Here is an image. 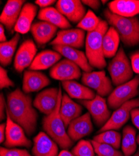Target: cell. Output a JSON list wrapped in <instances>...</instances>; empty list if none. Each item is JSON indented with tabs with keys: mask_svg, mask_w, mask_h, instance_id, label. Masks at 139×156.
<instances>
[{
	"mask_svg": "<svg viewBox=\"0 0 139 156\" xmlns=\"http://www.w3.org/2000/svg\"><path fill=\"white\" fill-rule=\"evenodd\" d=\"M75 156H95V151L91 141L81 140L72 150Z\"/></svg>",
	"mask_w": 139,
	"mask_h": 156,
	"instance_id": "33",
	"label": "cell"
},
{
	"mask_svg": "<svg viewBox=\"0 0 139 156\" xmlns=\"http://www.w3.org/2000/svg\"><path fill=\"white\" fill-rule=\"evenodd\" d=\"M56 2L54 0H36L35 2V3L43 8H47V6H49L54 4Z\"/></svg>",
	"mask_w": 139,
	"mask_h": 156,
	"instance_id": "41",
	"label": "cell"
},
{
	"mask_svg": "<svg viewBox=\"0 0 139 156\" xmlns=\"http://www.w3.org/2000/svg\"><path fill=\"white\" fill-rule=\"evenodd\" d=\"M107 69L113 84L116 86L127 83L133 76L131 63L122 47L119 48L116 55L110 62Z\"/></svg>",
	"mask_w": 139,
	"mask_h": 156,
	"instance_id": "5",
	"label": "cell"
},
{
	"mask_svg": "<svg viewBox=\"0 0 139 156\" xmlns=\"http://www.w3.org/2000/svg\"><path fill=\"white\" fill-rule=\"evenodd\" d=\"M0 41L1 43L6 42V36L5 35V28L3 26L2 24L0 25Z\"/></svg>",
	"mask_w": 139,
	"mask_h": 156,
	"instance_id": "43",
	"label": "cell"
},
{
	"mask_svg": "<svg viewBox=\"0 0 139 156\" xmlns=\"http://www.w3.org/2000/svg\"><path fill=\"white\" fill-rule=\"evenodd\" d=\"M62 90L59 88L57 104L54 111L46 115L43 119V128L44 131L55 141L60 147L69 149L73 145V141L66 131V127L60 115V107L62 100Z\"/></svg>",
	"mask_w": 139,
	"mask_h": 156,
	"instance_id": "2",
	"label": "cell"
},
{
	"mask_svg": "<svg viewBox=\"0 0 139 156\" xmlns=\"http://www.w3.org/2000/svg\"><path fill=\"white\" fill-rule=\"evenodd\" d=\"M62 85L71 98L79 100H92L96 96L95 93L89 87L74 80L62 81Z\"/></svg>",
	"mask_w": 139,
	"mask_h": 156,
	"instance_id": "27",
	"label": "cell"
},
{
	"mask_svg": "<svg viewBox=\"0 0 139 156\" xmlns=\"http://www.w3.org/2000/svg\"><path fill=\"white\" fill-rule=\"evenodd\" d=\"M57 28L46 21H39L34 23L31 31L36 42L40 45H44L49 42L55 36Z\"/></svg>",
	"mask_w": 139,
	"mask_h": 156,
	"instance_id": "21",
	"label": "cell"
},
{
	"mask_svg": "<svg viewBox=\"0 0 139 156\" xmlns=\"http://www.w3.org/2000/svg\"><path fill=\"white\" fill-rule=\"evenodd\" d=\"M50 76L53 79L62 81L79 79L81 68L76 64L68 59L57 62L50 70Z\"/></svg>",
	"mask_w": 139,
	"mask_h": 156,
	"instance_id": "11",
	"label": "cell"
},
{
	"mask_svg": "<svg viewBox=\"0 0 139 156\" xmlns=\"http://www.w3.org/2000/svg\"><path fill=\"white\" fill-rule=\"evenodd\" d=\"M79 102L89 111L97 127H102L110 118V111L106 99L102 96L96 95L94 99L79 100Z\"/></svg>",
	"mask_w": 139,
	"mask_h": 156,
	"instance_id": "8",
	"label": "cell"
},
{
	"mask_svg": "<svg viewBox=\"0 0 139 156\" xmlns=\"http://www.w3.org/2000/svg\"><path fill=\"white\" fill-rule=\"evenodd\" d=\"M6 123H2L0 125V142L3 143L6 139Z\"/></svg>",
	"mask_w": 139,
	"mask_h": 156,
	"instance_id": "42",
	"label": "cell"
},
{
	"mask_svg": "<svg viewBox=\"0 0 139 156\" xmlns=\"http://www.w3.org/2000/svg\"><path fill=\"white\" fill-rule=\"evenodd\" d=\"M0 88L1 89L15 86V83L11 81L8 75L7 71L3 67L0 68Z\"/></svg>",
	"mask_w": 139,
	"mask_h": 156,
	"instance_id": "36",
	"label": "cell"
},
{
	"mask_svg": "<svg viewBox=\"0 0 139 156\" xmlns=\"http://www.w3.org/2000/svg\"><path fill=\"white\" fill-rule=\"evenodd\" d=\"M139 107V98L133 99L124 103L113 112L108 121L99 131L103 133L108 130L120 129L130 118L131 111Z\"/></svg>",
	"mask_w": 139,
	"mask_h": 156,
	"instance_id": "7",
	"label": "cell"
},
{
	"mask_svg": "<svg viewBox=\"0 0 139 156\" xmlns=\"http://www.w3.org/2000/svg\"><path fill=\"white\" fill-rule=\"evenodd\" d=\"M4 146L8 148L17 146L30 148L32 146V142L25 135L23 128L12 121L7 113L6 139Z\"/></svg>",
	"mask_w": 139,
	"mask_h": 156,
	"instance_id": "10",
	"label": "cell"
},
{
	"mask_svg": "<svg viewBox=\"0 0 139 156\" xmlns=\"http://www.w3.org/2000/svg\"><path fill=\"white\" fill-rule=\"evenodd\" d=\"M133 156H139V151H138L137 153H135Z\"/></svg>",
	"mask_w": 139,
	"mask_h": 156,
	"instance_id": "46",
	"label": "cell"
},
{
	"mask_svg": "<svg viewBox=\"0 0 139 156\" xmlns=\"http://www.w3.org/2000/svg\"><path fill=\"white\" fill-rule=\"evenodd\" d=\"M91 116L89 112H87L70 123L67 133L72 141H78L92 133L93 126Z\"/></svg>",
	"mask_w": 139,
	"mask_h": 156,
	"instance_id": "16",
	"label": "cell"
},
{
	"mask_svg": "<svg viewBox=\"0 0 139 156\" xmlns=\"http://www.w3.org/2000/svg\"><path fill=\"white\" fill-rule=\"evenodd\" d=\"M59 97V89L56 87L45 89L37 94L33 106L41 112L47 115L51 114L56 108Z\"/></svg>",
	"mask_w": 139,
	"mask_h": 156,
	"instance_id": "14",
	"label": "cell"
},
{
	"mask_svg": "<svg viewBox=\"0 0 139 156\" xmlns=\"http://www.w3.org/2000/svg\"><path fill=\"white\" fill-rule=\"evenodd\" d=\"M37 52V48L31 40H27L19 46L14 61V67L19 72H23L31 66Z\"/></svg>",
	"mask_w": 139,
	"mask_h": 156,
	"instance_id": "15",
	"label": "cell"
},
{
	"mask_svg": "<svg viewBox=\"0 0 139 156\" xmlns=\"http://www.w3.org/2000/svg\"><path fill=\"white\" fill-rule=\"evenodd\" d=\"M82 108L79 104L73 101L66 94L62 95L60 107V115L65 127L69 126L70 123L80 116Z\"/></svg>",
	"mask_w": 139,
	"mask_h": 156,
	"instance_id": "22",
	"label": "cell"
},
{
	"mask_svg": "<svg viewBox=\"0 0 139 156\" xmlns=\"http://www.w3.org/2000/svg\"><path fill=\"white\" fill-rule=\"evenodd\" d=\"M109 9L116 15L132 18L139 14V0H115L109 3Z\"/></svg>",
	"mask_w": 139,
	"mask_h": 156,
	"instance_id": "23",
	"label": "cell"
},
{
	"mask_svg": "<svg viewBox=\"0 0 139 156\" xmlns=\"http://www.w3.org/2000/svg\"><path fill=\"white\" fill-rule=\"evenodd\" d=\"M24 2L23 0H8L6 3L0 16V21L8 31H12L15 28Z\"/></svg>",
	"mask_w": 139,
	"mask_h": 156,
	"instance_id": "18",
	"label": "cell"
},
{
	"mask_svg": "<svg viewBox=\"0 0 139 156\" xmlns=\"http://www.w3.org/2000/svg\"><path fill=\"white\" fill-rule=\"evenodd\" d=\"M19 39V33H16L11 40L0 44V62L2 66H7L11 64Z\"/></svg>",
	"mask_w": 139,
	"mask_h": 156,
	"instance_id": "29",
	"label": "cell"
},
{
	"mask_svg": "<svg viewBox=\"0 0 139 156\" xmlns=\"http://www.w3.org/2000/svg\"><path fill=\"white\" fill-rule=\"evenodd\" d=\"M130 60L134 72L139 74V51H135L130 55Z\"/></svg>",
	"mask_w": 139,
	"mask_h": 156,
	"instance_id": "37",
	"label": "cell"
},
{
	"mask_svg": "<svg viewBox=\"0 0 139 156\" xmlns=\"http://www.w3.org/2000/svg\"><path fill=\"white\" fill-rule=\"evenodd\" d=\"M137 142L138 144H139V134H138V136L137 137Z\"/></svg>",
	"mask_w": 139,
	"mask_h": 156,
	"instance_id": "45",
	"label": "cell"
},
{
	"mask_svg": "<svg viewBox=\"0 0 139 156\" xmlns=\"http://www.w3.org/2000/svg\"><path fill=\"white\" fill-rule=\"evenodd\" d=\"M100 21L101 20L95 15L93 11L89 10L82 20L78 24L77 27L89 33L95 30Z\"/></svg>",
	"mask_w": 139,
	"mask_h": 156,
	"instance_id": "32",
	"label": "cell"
},
{
	"mask_svg": "<svg viewBox=\"0 0 139 156\" xmlns=\"http://www.w3.org/2000/svg\"><path fill=\"white\" fill-rule=\"evenodd\" d=\"M61 56L62 55L56 51L44 50L41 51L35 57L29 69L33 71L47 69L54 66L61 59Z\"/></svg>",
	"mask_w": 139,
	"mask_h": 156,
	"instance_id": "25",
	"label": "cell"
},
{
	"mask_svg": "<svg viewBox=\"0 0 139 156\" xmlns=\"http://www.w3.org/2000/svg\"><path fill=\"white\" fill-rule=\"evenodd\" d=\"M56 8L73 23H79L85 15L86 9L79 0H59Z\"/></svg>",
	"mask_w": 139,
	"mask_h": 156,
	"instance_id": "13",
	"label": "cell"
},
{
	"mask_svg": "<svg viewBox=\"0 0 139 156\" xmlns=\"http://www.w3.org/2000/svg\"><path fill=\"white\" fill-rule=\"evenodd\" d=\"M37 7L34 4L27 3L25 4L21 11L14 30L18 33L26 34L31 30L32 23L36 15Z\"/></svg>",
	"mask_w": 139,
	"mask_h": 156,
	"instance_id": "24",
	"label": "cell"
},
{
	"mask_svg": "<svg viewBox=\"0 0 139 156\" xmlns=\"http://www.w3.org/2000/svg\"><path fill=\"white\" fill-rule=\"evenodd\" d=\"M91 142L97 156H123L121 152L109 145L101 144L94 140Z\"/></svg>",
	"mask_w": 139,
	"mask_h": 156,
	"instance_id": "34",
	"label": "cell"
},
{
	"mask_svg": "<svg viewBox=\"0 0 139 156\" xmlns=\"http://www.w3.org/2000/svg\"><path fill=\"white\" fill-rule=\"evenodd\" d=\"M82 82L85 86L95 89L98 95L102 97L110 95L113 91L111 81L104 71L84 72L82 74Z\"/></svg>",
	"mask_w": 139,
	"mask_h": 156,
	"instance_id": "9",
	"label": "cell"
},
{
	"mask_svg": "<svg viewBox=\"0 0 139 156\" xmlns=\"http://www.w3.org/2000/svg\"><path fill=\"white\" fill-rule=\"evenodd\" d=\"M139 86V75L134 79L117 86L109 96L107 103L112 109H117L126 102L138 96Z\"/></svg>",
	"mask_w": 139,
	"mask_h": 156,
	"instance_id": "6",
	"label": "cell"
},
{
	"mask_svg": "<svg viewBox=\"0 0 139 156\" xmlns=\"http://www.w3.org/2000/svg\"><path fill=\"white\" fill-rule=\"evenodd\" d=\"M53 49L66 59L76 64L85 73L92 72L93 68L89 64L85 54L82 51L71 47L60 45L53 46Z\"/></svg>",
	"mask_w": 139,
	"mask_h": 156,
	"instance_id": "20",
	"label": "cell"
},
{
	"mask_svg": "<svg viewBox=\"0 0 139 156\" xmlns=\"http://www.w3.org/2000/svg\"><path fill=\"white\" fill-rule=\"evenodd\" d=\"M85 43V32L76 29L62 30L57 32L56 37L50 43V45L65 46L73 48H81Z\"/></svg>",
	"mask_w": 139,
	"mask_h": 156,
	"instance_id": "12",
	"label": "cell"
},
{
	"mask_svg": "<svg viewBox=\"0 0 139 156\" xmlns=\"http://www.w3.org/2000/svg\"><path fill=\"white\" fill-rule=\"evenodd\" d=\"M6 112L10 118L21 126L28 136L36 130L37 113L32 106V98L18 88L7 96Z\"/></svg>",
	"mask_w": 139,
	"mask_h": 156,
	"instance_id": "1",
	"label": "cell"
},
{
	"mask_svg": "<svg viewBox=\"0 0 139 156\" xmlns=\"http://www.w3.org/2000/svg\"><path fill=\"white\" fill-rule=\"evenodd\" d=\"M33 141L32 153L34 156H57V144L46 133H40L35 136Z\"/></svg>",
	"mask_w": 139,
	"mask_h": 156,
	"instance_id": "19",
	"label": "cell"
},
{
	"mask_svg": "<svg viewBox=\"0 0 139 156\" xmlns=\"http://www.w3.org/2000/svg\"><path fill=\"white\" fill-rule=\"evenodd\" d=\"M57 156H75V155H74L72 152H69L66 149H64Z\"/></svg>",
	"mask_w": 139,
	"mask_h": 156,
	"instance_id": "44",
	"label": "cell"
},
{
	"mask_svg": "<svg viewBox=\"0 0 139 156\" xmlns=\"http://www.w3.org/2000/svg\"><path fill=\"white\" fill-rule=\"evenodd\" d=\"M6 109V104L3 96V94L1 93L0 96V119L3 121L5 118V110Z\"/></svg>",
	"mask_w": 139,
	"mask_h": 156,
	"instance_id": "38",
	"label": "cell"
},
{
	"mask_svg": "<svg viewBox=\"0 0 139 156\" xmlns=\"http://www.w3.org/2000/svg\"><path fill=\"white\" fill-rule=\"evenodd\" d=\"M120 36L117 30L111 27L105 34L103 41V53L105 58L114 57L118 51Z\"/></svg>",
	"mask_w": 139,
	"mask_h": 156,
	"instance_id": "28",
	"label": "cell"
},
{
	"mask_svg": "<svg viewBox=\"0 0 139 156\" xmlns=\"http://www.w3.org/2000/svg\"><path fill=\"white\" fill-rule=\"evenodd\" d=\"M0 156H31L25 149H8L3 147L0 148Z\"/></svg>",
	"mask_w": 139,
	"mask_h": 156,
	"instance_id": "35",
	"label": "cell"
},
{
	"mask_svg": "<svg viewBox=\"0 0 139 156\" xmlns=\"http://www.w3.org/2000/svg\"><path fill=\"white\" fill-rule=\"evenodd\" d=\"M130 116L132 118V123L134 126L139 129V108L134 109L131 111Z\"/></svg>",
	"mask_w": 139,
	"mask_h": 156,
	"instance_id": "39",
	"label": "cell"
},
{
	"mask_svg": "<svg viewBox=\"0 0 139 156\" xmlns=\"http://www.w3.org/2000/svg\"><path fill=\"white\" fill-rule=\"evenodd\" d=\"M135 129L131 126H125L123 129L122 149L124 156H131L137 150Z\"/></svg>",
	"mask_w": 139,
	"mask_h": 156,
	"instance_id": "30",
	"label": "cell"
},
{
	"mask_svg": "<svg viewBox=\"0 0 139 156\" xmlns=\"http://www.w3.org/2000/svg\"><path fill=\"white\" fill-rule=\"evenodd\" d=\"M93 140L118 149L121 144V134L114 130H108L96 136Z\"/></svg>",
	"mask_w": 139,
	"mask_h": 156,
	"instance_id": "31",
	"label": "cell"
},
{
	"mask_svg": "<svg viewBox=\"0 0 139 156\" xmlns=\"http://www.w3.org/2000/svg\"><path fill=\"white\" fill-rule=\"evenodd\" d=\"M82 3L95 10L98 9L100 6V2L97 0H84L82 1Z\"/></svg>",
	"mask_w": 139,
	"mask_h": 156,
	"instance_id": "40",
	"label": "cell"
},
{
	"mask_svg": "<svg viewBox=\"0 0 139 156\" xmlns=\"http://www.w3.org/2000/svg\"><path fill=\"white\" fill-rule=\"evenodd\" d=\"M108 23L101 20L97 28L87 33L85 38V55L92 68L104 69L107 63L103 53V37L108 30Z\"/></svg>",
	"mask_w": 139,
	"mask_h": 156,
	"instance_id": "3",
	"label": "cell"
},
{
	"mask_svg": "<svg viewBox=\"0 0 139 156\" xmlns=\"http://www.w3.org/2000/svg\"><path fill=\"white\" fill-rule=\"evenodd\" d=\"M108 1H102V2L103 3V4H104V3H106V2H107Z\"/></svg>",
	"mask_w": 139,
	"mask_h": 156,
	"instance_id": "47",
	"label": "cell"
},
{
	"mask_svg": "<svg viewBox=\"0 0 139 156\" xmlns=\"http://www.w3.org/2000/svg\"><path fill=\"white\" fill-rule=\"evenodd\" d=\"M104 16L112 27L118 32L120 39L127 46L132 47L139 44V20L137 17L126 18L116 15L109 9H106Z\"/></svg>",
	"mask_w": 139,
	"mask_h": 156,
	"instance_id": "4",
	"label": "cell"
},
{
	"mask_svg": "<svg viewBox=\"0 0 139 156\" xmlns=\"http://www.w3.org/2000/svg\"><path fill=\"white\" fill-rule=\"evenodd\" d=\"M37 18L54 25L57 28L68 30L71 27L69 21L56 9L53 7L42 8L40 11Z\"/></svg>",
	"mask_w": 139,
	"mask_h": 156,
	"instance_id": "26",
	"label": "cell"
},
{
	"mask_svg": "<svg viewBox=\"0 0 139 156\" xmlns=\"http://www.w3.org/2000/svg\"><path fill=\"white\" fill-rule=\"evenodd\" d=\"M50 84L49 78L43 73L37 71H25L23 75V90L28 94L39 91Z\"/></svg>",
	"mask_w": 139,
	"mask_h": 156,
	"instance_id": "17",
	"label": "cell"
}]
</instances>
